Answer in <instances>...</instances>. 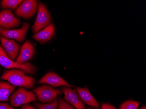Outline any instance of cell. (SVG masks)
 <instances>
[{
    "label": "cell",
    "mask_w": 146,
    "mask_h": 109,
    "mask_svg": "<svg viewBox=\"0 0 146 109\" xmlns=\"http://www.w3.org/2000/svg\"><path fill=\"white\" fill-rule=\"evenodd\" d=\"M0 78L9 81L14 86L26 89L34 87L36 81L34 78L26 75L23 70L15 69L5 71Z\"/></svg>",
    "instance_id": "1"
},
{
    "label": "cell",
    "mask_w": 146,
    "mask_h": 109,
    "mask_svg": "<svg viewBox=\"0 0 146 109\" xmlns=\"http://www.w3.org/2000/svg\"><path fill=\"white\" fill-rule=\"evenodd\" d=\"M36 95L33 92L27 91L23 87L19 88L10 96L11 104L14 107H19L28 103L37 100Z\"/></svg>",
    "instance_id": "2"
},
{
    "label": "cell",
    "mask_w": 146,
    "mask_h": 109,
    "mask_svg": "<svg viewBox=\"0 0 146 109\" xmlns=\"http://www.w3.org/2000/svg\"><path fill=\"white\" fill-rule=\"evenodd\" d=\"M51 18L46 7L40 1L38 3L36 18L32 27L33 33L36 34L44 29L50 23Z\"/></svg>",
    "instance_id": "3"
},
{
    "label": "cell",
    "mask_w": 146,
    "mask_h": 109,
    "mask_svg": "<svg viewBox=\"0 0 146 109\" xmlns=\"http://www.w3.org/2000/svg\"><path fill=\"white\" fill-rule=\"evenodd\" d=\"M40 101L43 103H50L56 99L58 95L62 94L60 90L55 89L51 86L43 85L33 90Z\"/></svg>",
    "instance_id": "4"
},
{
    "label": "cell",
    "mask_w": 146,
    "mask_h": 109,
    "mask_svg": "<svg viewBox=\"0 0 146 109\" xmlns=\"http://www.w3.org/2000/svg\"><path fill=\"white\" fill-rule=\"evenodd\" d=\"M0 65L7 69H16L23 70L25 73L33 74L36 71V68L34 65L26 62L24 63H19L16 61L10 59L8 57L0 56Z\"/></svg>",
    "instance_id": "5"
},
{
    "label": "cell",
    "mask_w": 146,
    "mask_h": 109,
    "mask_svg": "<svg viewBox=\"0 0 146 109\" xmlns=\"http://www.w3.org/2000/svg\"><path fill=\"white\" fill-rule=\"evenodd\" d=\"M38 2L35 0L23 1L21 5L15 11L17 16L28 19L34 16L38 9Z\"/></svg>",
    "instance_id": "6"
},
{
    "label": "cell",
    "mask_w": 146,
    "mask_h": 109,
    "mask_svg": "<svg viewBox=\"0 0 146 109\" xmlns=\"http://www.w3.org/2000/svg\"><path fill=\"white\" fill-rule=\"evenodd\" d=\"M29 26L30 24L27 22H23L22 28L19 29L7 30L0 26V36L5 38L15 39L19 42H23L25 39Z\"/></svg>",
    "instance_id": "7"
},
{
    "label": "cell",
    "mask_w": 146,
    "mask_h": 109,
    "mask_svg": "<svg viewBox=\"0 0 146 109\" xmlns=\"http://www.w3.org/2000/svg\"><path fill=\"white\" fill-rule=\"evenodd\" d=\"M21 21L15 17L11 9H5L0 12V26L7 30L19 27Z\"/></svg>",
    "instance_id": "8"
},
{
    "label": "cell",
    "mask_w": 146,
    "mask_h": 109,
    "mask_svg": "<svg viewBox=\"0 0 146 109\" xmlns=\"http://www.w3.org/2000/svg\"><path fill=\"white\" fill-rule=\"evenodd\" d=\"M0 40L8 57L13 61L16 60L19 54L21 46L12 39H8L0 36Z\"/></svg>",
    "instance_id": "9"
},
{
    "label": "cell",
    "mask_w": 146,
    "mask_h": 109,
    "mask_svg": "<svg viewBox=\"0 0 146 109\" xmlns=\"http://www.w3.org/2000/svg\"><path fill=\"white\" fill-rule=\"evenodd\" d=\"M43 83L48 84L54 87L60 86L72 87V86L69 84L67 81L54 72H49L46 74L38 83V84Z\"/></svg>",
    "instance_id": "10"
},
{
    "label": "cell",
    "mask_w": 146,
    "mask_h": 109,
    "mask_svg": "<svg viewBox=\"0 0 146 109\" xmlns=\"http://www.w3.org/2000/svg\"><path fill=\"white\" fill-rule=\"evenodd\" d=\"M62 91L64 94L65 101L71 104L76 109H85V105L75 90L65 87L62 88Z\"/></svg>",
    "instance_id": "11"
},
{
    "label": "cell",
    "mask_w": 146,
    "mask_h": 109,
    "mask_svg": "<svg viewBox=\"0 0 146 109\" xmlns=\"http://www.w3.org/2000/svg\"><path fill=\"white\" fill-rule=\"evenodd\" d=\"M35 52L34 45L29 40H27L21 47L16 62L19 63H26L33 59Z\"/></svg>",
    "instance_id": "12"
},
{
    "label": "cell",
    "mask_w": 146,
    "mask_h": 109,
    "mask_svg": "<svg viewBox=\"0 0 146 109\" xmlns=\"http://www.w3.org/2000/svg\"><path fill=\"white\" fill-rule=\"evenodd\" d=\"M55 33L54 24H50L48 26L33 36V38L41 44H45L51 40Z\"/></svg>",
    "instance_id": "13"
},
{
    "label": "cell",
    "mask_w": 146,
    "mask_h": 109,
    "mask_svg": "<svg viewBox=\"0 0 146 109\" xmlns=\"http://www.w3.org/2000/svg\"><path fill=\"white\" fill-rule=\"evenodd\" d=\"M76 90L81 100L83 101L87 104L96 109L100 108L99 103L92 96L87 89L77 87Z\"/></svg>",
    "instance_id": "14"
},
{
    "label": "cell",
    "mask_w": 146,
    "mask_h": 109,
    "mask_svg": "<svg viewBox=\"0 0 146 109\" xmlns=\"http://www.w3.org/2000/svg\"><path fill=\"white\" fill-rule=\"evenodd\" d=\"M16 87L6 81H0V101H8Z\"/></svg>",
    "instance_id": "15"
},
{
    "label": "cell",
    "mask_w": 146,
    "mask_h": 109,
    "mask_svg": "<svg viewBox=\"0 0 146 109\" xmlns=\"http://www.w3.org/2000/svg\"><path fill=\"white\" fill-rule=\"evenodd\" d=\"M23 1L21 0H2L1 1L0 7L2 9L15 10L19 6Z\"/></svg>",
    "instance_id": "16"
},
{
    "label": "cell",
    "mask_w": 146,
    "mask_h": 109,
    "mask_svg": "<svg viewBox=\"0 0 146 109\" xmlns=\"http://www.w3.org/2000/svg\"><path fill=\"white\" fill-rule=\"evenodd\" d=\"M59 100L56 99L52 103L49 104H37L36 107L38 109H58Z\"/></svg>",
    "instance_id": "17"
},
{
    "label": "cell",
    "mask_w": 146,
    "mask_h": 109,
    "mask_svg": "<svg viewBox=\"0 0 146 109\" xmlns=\"http://www.w3.org/2000/svg\"><path fill=\"white\" fill-rule=\"evenodd\" d=\"M139 104L138 102L129 100L121 104L119 109H138Z\"/></svg>",
    "instance_id": "18"
},
{
    "label": "cell",
    "mask_w": 146,
    "mask_h": 109,
    "mask_svg": "<svg viewBox=\"0 0 146 109\" xmlns=\"http://www.w3.org/2000/svg\"><path fill=\"white\" fill-rule=\"evenodd\" d=\"M58 109H76L74 106H72L69 103L60 98L59 100V105Z\"/></svg>",
    "instance_id": "19"
},
{
    "label": "cell",
    "mask_w": 146,
    "mask_h": 109,
    "mask_svg": "<svg viewBox=\"0 0 146 109\" xmlns=\"http://www.w3.org/2000/svg\"><path fill=\"white\" fill-rule=\"evenodd\" d=\"M0 109H16L13 106L5 103H0Z\"/></svg>",
    "instance_id": "20"
},
{
    "label": "cell",
    "mask_w": 146,
    "mask_h": 109,
    "mask_svg": "<svg viewBox=\"0 0 146 109\" xmlns=\"http://www.w3.org/2000/svg\"><path fill=\"white\" fill-rule=\"evenodd\" d=\"M102 109H116V107L110 104H102Z\"/></svg>",
    "instance_id": "21"
},
{
    "label": "cell",
    "mask_w": 146,
    "mask_h": 109,
    "mask_svg": "<svg viewBox=\"0 0 146 109\" xmlns=\"http://www.w3.org/2000/svg\"><path fill=\"white\" fill-rule=\"evenodd\" d=\"M4 56L6 57H8L6 52L5 51V49L1 46V45L0 44V56Z\"/></svg>",
    "instance_id": "22"
},
{
    "label": "cell",
    "mask_w": 146,
    "mask_h": 109,
    "mask_svg": "<svg viewBox=\"0 0 146 109\" xmlns=\"http://www.w3.org/2000/svg\"><path fill=\"white\" fill-rule=\"evenodd\" d=\"M21 109H36L35 107L30 104L23 105L21 106Z\"/></svg>",
    "instance_id": "23"
},
{
    "label": "cell",
    "mask_w": 146,
    "mask_h": 109,
    "mask_svg": "<svg viewBox=\"0 0 146 109\" xmlns=\"http://www.w3.org/2000/svg\"><path fill=\"white\" fill-rule=\"evenodd\" d=\"M146 109V106H143L141 107V109Z\"/></svg>",
    "instance_id": "24"
},
{
    "label": "cell",
    "mask_w": 146,
    "mask_h": 109,
    "mask_svg": "<svg viewBox=\"0 0 146 109\" xmlns=\"http://www.w3.org/2000/svg\"><path fill=\"white\" fill-rule=\"evenodd\" d=\"M87 109H95L94 108H91V107H88V108H87Z\"/></svg>",
    "instance_id": "25"
},
{
    "label": "cell",
    "mask_w": 146,
    "mask_h": 109,
    "mask_svg": "<svg viewBox=\"0 0 146 109\" xmlns=\"http://www.w3.org/2000/svg\"><path fill=\"white\" fill-rule=\"evenodd\" d=\"M1 68H0V73H1Z\"/></svg>",
    "instance_id": "26"
}]
</instances>
